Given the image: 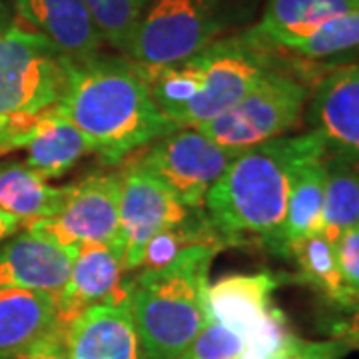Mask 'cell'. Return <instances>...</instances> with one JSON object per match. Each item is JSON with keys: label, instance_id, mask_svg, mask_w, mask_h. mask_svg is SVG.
Returning <instances> with one entry per match:
<instances>
[{"label": "cell", "instance_id": "cell-16", "mask_svg": "<svg viewBox=\"0 0 359 359\" xmlns=\"http://www.w3.org/2000/svg\"><path fill=\"white\" fill-rule=\"evenodd\" d=\"M309 98L313 130L323 134L327 146L359 154V65L321 78Z\"/></svg>", "mask_w": 359, "mask_h": 359}, {"label": "cell", "instance_id": "cell-19", "mask_svg": "<svg viewBox=\"0 0 359 359\" xmlns=\"http://www.w3.org/2000/svg\"><path fill=\"white\" fill-rule=\"evenodd\" d=\"M26 164L46 180L58 178L80 158L94 154L92 144L58 108L40 114L25 142Z\"/></svg>", "mask_w": 359, "mask_h": 359}, {"label": "cell", "instance_id": "cell-12", "mask_svg": "<svg viewBox=\"0 0 359 359\" xmlns=\"http://www.w3.org/2000/svg\"><path fill=\"white\" fill-rule=\"evenodd\" d=\"M72 259L60 245L22 230L0 248V290L60 294L70 278Z\"/></svg>", "mask_w": 359, "mask_h": 359}, {"label": "cell", "instance_id": "cell-2", "mask_svg": "<svg viewBox=\"0 0 359 359\" xmlns=\"http://www.w3.org/2000/svg\"><path fill=\"white\" fill-rule=\"evenodd\" d=\"M66 94L56 108L106 164L122 162L178 130L156 106L136 65L124 56L66 60Z\"/></svg>", "mask_w": 359, "mask_h": 359}, {"label": "cell", "instance_id": "cell-23", "mask_svg": "<svg viewBox=\"0 0 359 359\" xmlns=\"http://www.w3.org/2000/svg\"><path fill=\"white\" fill-rule=\"evenodd\" d=\"M290 256L299 266L302 282L341 309L359 311V295L344 280L334 244L323 233H313L299 240L290 248Z\"/></svg>", "mask_w": 359, "mask_h": 359}, {"label": "cell", "instance_id": "cell-24", "mask_svg": "<svg viewBox=\"0 0 359 359\" xmlns=\"http://www.w3.org/2000/svg\"><path fill=\"white\" fill-rule=\"evenodd\" d=\"M359 48V11L335 16L302 39L285 42L280 50H290L308 58H325Z\"/></svg>", "mask_w": 359, "mask_h": 359}, {"label": "cell", "instance_id": "cell-5", "mask_svg": "<svg viewBox=\"0 0 359 359\" xmlns=\"http://www.w3.org/2000/svg\"><path fill=\"white\" fill-rule=\"evenodd\" d=\"M66 58L32 28H0V156L25 148L39 120L62 102Z\"/></svg>", "mask_w": 359, "mask_h": 359}, {"label": "cell", "instance_id": "cell-31", "mask_svg": "<svg viewBox=\"0 0 359 359\" xmlns=\"http://www.w3.org/2000/svg\"><path fill=\"white\" fill-rule=\"evenodd\" d=\"M341 339H346L349 347H359V311L355 320L351 321V325L346 330V334L341 335Z\"/></svg>", "mask_w": 359, "mask_h": 359}, {"label": "cell", "instance_id": "cell-7", "mask_svg": "<svg viewBox=\"0 0 359 359\" xmlns=\"http://www.w3.org/2000/svg\"><path fill=\"white\" fill-rule=\"evenodd\" d=\"M309 96L308 84L278 68L257 82L236 106L198 130L240 154L264 142L287 136L302 122Z\"/></svg>", "mask_w": 359, "mask_h": 359}, {"label": "cell", "instance_id": "cell-6", "mask_svg": "<svg viewBox=\"0 0 359 359\" xmlns=\"http://www.w3.org/2000/svg\"><path fill=\"white\" fill-rule=\"evenodd\" d=\"M254 0H150L122 56L144 66L186 60L252 16Z\"/></svg>", "mask_w": 359, "mask_h": 359}, {"label": "cell", "instance_id": "cell-22", "mask_svg": "<svg viewBox=\"0 0 359 359\" xmlns=\"http://www.w3.org/2000/svg\"><path fill=\"white\" fill-rule=\"evenodd\" d=\"M323 158L325 154L309 160L295 174L285 205V218L280 236V256L290 254V248L299 240L313 233H321L323 186H325Z\"/></svg>", "mask_w": 359, "mask_h": 359}, {"label": "cell", "instance_id": "cell-8", "mask_svg": "<svg viewBox=\"0 0 359 359\" xmlns=\"http://www.w3.org/2000/svg\"><path fill=\"white\" fill-rule=\"evenodd\" d=\"M122 174H92L65 186V200L50 218L25 230L34 231L66 250L70 256L90 244L120 245Z\"/></svg>", "mask_w": 359, "mask_h": 359}, {"label": "cell", "instance_id": "cell-26", "mask_svg": "<svg viewBox=\"0 0 359 359\" xmlns=\"http://www.w3.org/2000/svg\"><path fill=\"white\" fill-rule=\"evenodd\" d=\"M245 339L218 321L208 320L178 359H240Z\"/></svg>", "mask_w": 359, "mask_h": 359}, {"label": "cell", "instance_id": "cell-4", "mask_svg": "<svg viewBox=\"0 0 359 359\" xmlns=\"http://www.w3.org/2000/svg\"><path fill=\"white\" fill-rule=\"evenodd\" d=\"M218 244H192L130 280V311L146 359H178L205 325V290Z\"/></svg>", "mask_w": 359, "mask_h": 359}, {"label": "cell", "instance_id": "cell-14", "mask_svg": "<svg viewBox=\"0 0 359 359\" xmlns=\"http://www.w3.org/2000/svg\"><path fill=\"white\" fill-rule=\"evenodd\" d=\"M16 11L66 60L82 62L100 54L102 39L84 0H16Z\"/></svg>", "mask_w": 359, "mask_h": 359}, {"label": "cell", "instance_id": "cell-25", "mask_svg": "<svg viewBox=\"0 0 359 359\" xmlns=\"http://www.w3.org/2000/svg\"><path fill=\"white\" fill-rule=\"evenodd\" d=\"M102 42L124 52L150 0H84Z\"/></svg>", "mask_w": 359, "mask_h": 359}, {"label": "cell", "instance_id": "cell-10", "mask_svg": "<svg viewBox=\"0 0 359 359\" xmlns=\"http://www.w3.org/2000/svg\"><path fill=\"white\" fill-rule=\"evenodd\" d=\"M120 174V244L124 250V269L136 271L146 245L160 231L188 222L200 210L186 208L168 186L136 160Z\"/></svg>", "mask_w": 359, "mask_h": 359}, {"label": "cell", "instance_id": "cell-3", "mask_svg": "<svg viewBox=\"0 0 359 359\" xmlns=\"http://www.w3.org/2000/svg\"><path fill=\"white\" fill-rule=\"evenodd\" d=\"M136 68L156 106L176 128H200L240 102L278 70V62L276 50L245 30L174 65Z\"/></svg>", "mask_w": 359, "mask_h": 359}, {"label": "cell", "instance_id": "cell-1", "mask_svg": "<svg viewBox=\"0 0 359 359\" xmlns=\"http://www.w3.org/2000/svg\"><path fill=\"white\" fill-rule=\"evenodd\" d=\"M327 152L318 130L282 136L236 154L204 200L208 224L226 245L254 236L280 254L287 196L295 174Z\"/></svg>", "mask_w": 359, "mask_h": 359}, {"label": "cell", "instance_id": "cell-13", "mask_svg": "<svg viewBox=\"0 0 359 359\" xmlns=\"http://www.w3.org/2000/svg\"><path fill=\"white\" fill-rule=\"evenodd\" d=\"M70 359H146L130 299L82 311L65 332Z\"/></svg>", "mask_w": 359, "mask_h": 359}, {"label": "cell", "instance_id": "cell-21", "mask_svg": "<svg viewBox=\"0 0 359 359\" xmlns=\"http://www.w3.org/2000/svg\"><path fill=\"white\" fill-rule=\"evenodd\" d=\"M323 164L321 233L335 244L344 231L359 224V154L327 146Z\"/></svg>", "mask_w": 359, "mask_h": 359}, {"label": "cell", "instance_id": "cell-28", "mask_svg": "<svg viewBox=\"0 0 359 359\" xmlns=\"http://www.w3.org/2000/svg\"><path fill=\"white\" fill-rule=\"evenodd\" d=\"M334 250L344 280L359 295V224L339 236Z\"/></svg>", "mask_w": 359, "mask_h": 359}, {"label": "cell", "instance_id": "cell-29", "mask_svg": "<svg viewBox=\"0 0 359 359\" xmlns=\"http://www.w3.org/2000/svg\"><path fill=\"white\" fill-rule=\"evenodd\" d=\"M20 359H70L68 358V349H66L65 332L62 330L54 332Z\"/></svg>", "mask_w": 359, "mask_h": 359}, {"label": "cell", "instance_id": "cell-30", "mask_svg": "<svg viewBox=\"0 0 359 359\" xmlns=\"http://www.w3.org/2000/svg\"><path fill=\"white\" fill-rule=\"evenodd\" d=\"M20 228H22V226L18 224V219H14L13 216L4 214V212L0 210V242H4L6 238L14 236Z\"/></svg>", "mask_w": 359, "mask_h": 359}, {"label": "cell", "instance_id": "cell-27", "mask_svg": "<svg viewBox=\"0 0 359 359\" xmlns=\"http://www.w3.org/2000/svg\"><path fill=\"white\" fill-rule=\"evenodd\" d=\"M351 347L346 339H323L308 341L297 335H292L282 351L273 359H344Z\"/></svg>", "mask_w": 359, "mask_h": 359}, {"label": "cell", "instance_id": "cell-9", "mask_svg": "<svg viewBox=\"0 0 359 359\" xmlns=\"http://www.w3.org/2000/svg\"><path fill=\"white\" fill-rule=\"evenodd\" d=\"M236 152L198 128H178L144 148L136 160L152 172L190 210H202L212 186L222 178Z\"/></svg>", "mask_w": 359, "mask_h": 359}, {"label": "cell", "instance_id": "cell-11", "mask_svg": "<svg viewBox=\"0 0 359 359\" xmlns=\"http://www.w3.org/2000/svg\"><path fill=\"white\" fill-rule=\"evenodd\" d=\"M124 250L120 245L90 244L78 248L68 283L56 294L60 330L66 332V327L92 306L130 299V280H124Z\"/></svg>", "mask_w": 359, "mask_h": 359}, {"label": "cell", "instance_id": "cell-18", "mask_svg": "<svg viewBox=\"0 0 359 359\" xmlns=\"http://www.w3.org/2000/svg\"><path fill=\"white\" fill-rule=\"evenodd\" d=\"M359 11V0H268L250 32L271 50L302 39L335 16Z\"/></svg>", "mask_w": 359, "mask_h": 359}, {"label": "cell", "instance_id": "cell-17", "mask_svg": "<svg viewBox=\"0 0 359 359\" xmlns=\"http://www.w3.org/2000/svg\"><path fill=\"white\" fill-rule=\"evenodd\" d=\"M58 330L56 294L0 290V359H20Z\"/></svg>", "mask_w": 359, "mask_h": 359}, {"label": "cell", "instance_id": "cell-15", "mask_svg": "<svg viewBox=\"0 0 359 359\" xmlns=\"http://www.w3.org/2000/svg\"><path fill=\"white\" fill-rule=\"evenodd\" d=\"M276 287L278 280L269 273H236L210 282L205 290V316L248 341L276 309L271 299Z\"/></svg>", "mask_w": 359, "mask_h": 359}, {"label": "cell", "instance_id": "cell-20", "mask_svg": "<svg viewBox=\"0 0 359 359\" xmlns=\"http://www.w3.org/2000/svg\"><path fill=\"white\" fill-rule=\"evenodd\" d=\"M62 200L65 186H52L26 162L0 164V210L20 226L28 228L54 216Z\"/></svg>", "mask_w": 359, "mask_h": 359}]
</instances>
